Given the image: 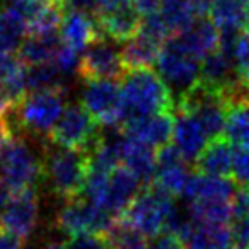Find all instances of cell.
Wrapping results in <instances>:
<instances>
[{"label":"cell","instance_id":"30bf717a","mask_svg":"<svg viewBox=\"0 0 249 249\" xmlns=\"http://www.w3.org/2000/svg\"><path fill=\"white\" fill-rule=\"evenodd\" d=\"M229 101L220 94L207 90L198 84L196 89L188 92L186 96L176 101V106L186 109L193 114L205 130L208 140L222 137L225 132V121H227Z\"/></svg>","mask_w":249,"mask_h":249},{"label":"cell","instance_id":"5b68a950","mask_svg":"<svg viewBox=\"0 0 249 249\" xmlns=\"http://www.w3.org/2000/svg\"><path fill=\"white\" fill-rule=\"evenodd\" d=\"M53 145L89 152L101 140L99 123L82 104H70L48 135Z\"/></svg>","mask_w":249,"mask_h":249},{"label":"cell","instance_id":"9c48e42d","mask_svg":"<svg viewBox=\"0 0 249 249\" xmlns=\"http://www.w3.org/2000/svg\"><path fill=\"white\" fill-rule=\"evenodd\" d=\"M113 224L114 218L106 210L80 196L67 201L56 215V227L70 237L82 234L104 235Z\"/></svg>","mask_w":249,"mask_h":249},{"label":"cell","instance_id":"8992f818","mask_svg":"<svg viewBox=\"0 0 249 249\" xmlns=\"http://www.w3.org/2000/svg\"><path fill=\"white\" fill-rule=\"evenodd\" d=\"M16 109L22 128L39 137L50 135L65 111L63 90L29 92Z\"/></svg>","mask_w":249,"mask_h":249},{"label":"cell","instance_id":"6da1fadb","mask_svg":"<svg viewBox=\"0 0 249 249\" xmlns=\"http://www.w3.org/2000/svg\"><path fill=\"white\" fill-rule=\"evenodd\" d=\"M121 92L128 118L167 113L176 106L171 89L152 69L126 70L121 77Z\"/></svg>","mask_w":249,"mask_h":249},{"label":"cell","instance_id":"2e32d148","mask_svg":"<svg viewBox=\"0 0 249 249\" xmlns=\"http://www.w3.org/2000/svg\"><path fill=\"white\" fill-rule=\"evenodd\" d=\"M186 162L188 160L176 149L174 143L160 147L157 152V171L152 184L159 186L160 190L173 195V196L183 195L184 186L191 176Z\"/></svg>","mask_w":249,"mask_h":249},{"label":"cell","instance_id":"7a4b0ae2","mask_svg":"<svg viewBox=\"0 0 249 249\" xmlns=\"http://www.w3.org/2000/svg\"><path fill=\"white\" fill-rule=\"evenodd\" d=\"M87 174H89V156L84 150L48 149L43 159V179L50 190L67 201L79 198L84 193Z\"/></svg>","mask_w":249,"mask_h":249},{"label":"cell","instance_id":"44dd1931","mask_svg":"<svg viewBox=\"0 0 249 249\" xmlns=\"http://www.w3.org/2000/svg\"><path fill=\"white\" fill-rule=\"evenodd\" d=\"M235 186L227 178H213L195 173L190 176L183 190V196L190 203L193 201H232Z\"/></svg>","mask_w":249,"mask_h":249},{"label":"cell","instance_id":"1f68e13d","mask_svg":"<svg viewBox=\"0 0 249 249\" xmlns=\"http://www.w3.org/2000/svg\"><path fill=\"white\" fill-rule=\"evenodd\" d=\"M63 9L56 0L48 2L28 24V35H56L63 21Z\"/></svg>","mask_w":249,"mask_h":249},{"label":"cell","instance_id":"7bdbcfd3","mask_svg":"<svg viewBox=\"0 0 249 249\" xmlns=\"http://www.w3.org/2000/svg\"><path fill=\"white\" fill-rule=\"evenodd\" d=\"M132 0H99V5H97L96 16H103L107 12L118 11V9H123L126 5H132Z\"/></svg>","mask_w":249,"mask_h":249},{"label":"cell","instance_id":"ba28073f","mask_svg":"<svg viewBox=\"0 0 249 249\" xmlns=\"http://www.w3.org/2000/svg\"><path fill=\"white\" fill-rule=\"evenodd\" d=\"M157 73L171 89L174 101L186 96L200 84V62L167 41L157 58Z\"/></svg>","mask_w":249,"mask_h":249},{"label":"cell","instance_id":"7c38bea8","mask_svg":"<svg viewBox=\"0 0 249 249\" xmlns=\"http://www.w3.org/2000/svg\"><path fill=\"white\" fill-rule=\"evenodd\" d=\"M39 220V201L35 190H26L11 196L4 213L0 215L2 231L26 241L31 237Z\"/></svg>","mask_w":249,"mask_h":249},{"label":"cell","instance_id":"d590c367","mask_svg":"<svg viewBox=\"0 0 249 249\" xmlns=\"http://www.w3.org/2000/svg\"><path fill=\"white\" fill-rule=\"evenodd\" d=\"M55 65L58 67V70L62 72L63 77H70L73 73H79L80 69V55L77 50L70 48V46L63 45L60 46V50L55 55Z\"/></svg>","mask_w":249,"mask_h":249},{"label":"cell","instance_id":"d6986e66","mask_svg":"<svg viewBox=\"0 0 249 249\" xmlns=\"http://www.w3.org/2000/svg\"><path fill=\"white\" fill-rule=\"evenodd\" d=\"M94 18L103 38H107L114 43H126L135 38L142 24V16L133 4L103 16H94Z\"/></svg>","mask_w":249,"mask_h":249},{"label":"cell","instance_id":"f35d334b","mask_svg":"<svg viewBox=\"0 0 249 249\" xmlns=\"http://www.w3.org/2000/svg\"><path fill=\"white\" fill-rule=\"evenodd\" d=\"M63 12H84L96 16L99 0H56Z\"/></svg>","mask_w":249,"mask_h":249},{"label":"cell","instance_id":"836d02e7","mask_svg":"<svg viewBox=\"0 0 249 249\" xmlns=\"http://www.w3.org/2000/svg\"><path fill=\"white\" fill-rule=\"evenodd\" d=\"M139 33L143 36H147V38H150L152 41L159 43V45H162V46L174 36L173 31L169 29V26L166 24V21L160 18L159 12L143 16Z\"/></svg>","mask_w":249,"mask_h":249},{"label":"cell","instance_id":"7402d4cb","mask_svg":"<svg viewBox=\"0 0 249 249\" xmlns=\"http://www.w3.org/2000/svg\"><path fill=\"white\" fill-rule=\"evenodd\" d=\"M232 156L234 150L224 135L208 140L205 149L195 160L196 173L213 178H227L232 173Z\"/></svg>","mask_w":249,"mask_h":249},{"label":"cell","instance_id":"816d5d0a","mask_svg":"<svg viewBox=\"0 0 249 249\" xmlns=\"http://www.w3.org/2000/svg\"><path fill=\"white\" fill-rule=\"evenodd\" d=\"M0 4H2V0H0Z\"/></svg>","mask_w":249,"mask_h":249},{"label":"cell","instance_id":"d4e9b609","mask_svg":"<svg viewBox=\"0 0 249 249\" xmlns=\"http://www.w3.org/2000/svg\"><path fill=\"white\" fill-rule=\"evenodd\" d=\"M160 50H162V45L139 33L135 38L123 43L121 46V58H123L124 69H152L154 63H157Z\"/></svg>","mask_w":249,"mask_h":249},{"label":"cell","instance_id":"603a6c76","mask_svg":"<svg viewBox=\"0 0 249 249\" xmlns=\"http://www.w3.org/2000/svg\"><path fill=\"white\" fill-rule=\"evenodd\" d=\"M28 36V22L18 12L0 9V60L16 56Z\"/></svg>","mask_w":249,"mask_h":249},{"label":"cell","instance_id":"e0dca14e","mask_svg":"<svg viewBox=\"0 0 249 249\" xmlns=\"http://www.w3.org/2000/svg\"><path fill=\"white\" fill-rule=\"evenodd\" d=\"M174 111H176L173 132L174 145L183 154L186 160H196L201 150L208 143L207 133L190 111L181 109V107H174Z\"/></svg>","mask_w":249,"mask_h":249},{"label":"cell","instance_id":"484cf974","mask_svg":"<svg viewBox=\"0 0 249 249\" xmlns=\"http://www.w3.org/2000/svg\"><path fill=\"white\" fill-rule=\"evenodd\" d=\"M246 0H213L210 19L218 33H242L248 19Z\"/></svg>","mask_w":249,"mask_h":249},{"label":"cell","instance_id":"ac0fdd59","mask_svg":"<svg viewBox=\"0 0 249 249\" xmlns=\"http://www.w3.org/2000/svg\"><path fill=\"white\" fill-rule=\"evenodd\" d=\"M120 149L123 167H126L142 184H152L157 171V152H154L152 147L126 139L120 133Z\"/></svg>","mask_w":249,"mask_h":249},{"label":"cell","instance_id":"8d00e7d4","mask_svg":"<svg viewBox=\"0 0 249 249\" xmlns=\"http://www.w3.org/2000/svg\"><path fill=\"white\" fill-rule=\"evenodd\" d=\"M65 249H107V244L103 235L82 234L70 237L65 242Z\"/></svg>","mask_w":249,"mask_h":249},{"label":"cell","instance_id":"cb8c5ba5","mask_svg":"<svg viewBox=\"0 0 249 249\" xmlns=\"http://www.w3.org/2000/svg\"><path fill=\"white\" fill-rule=\"evenodd\" d=\"M62 46L60 33L56 35H28L18 52V58L26 67L53 62Z\"/></svg>","mask_w":249,"mask_h":249},{"label":"cell","instance_id":"f1b7e54d","mask_svg":"<svg viewBox=\"0 0 249 249\" xmlns=\"http://www.w3.org/2000/svg\"><path fill=\"white\" fill-rule=\"evenodd\" d=\"M26 79H28L29 92H38V90H63L65 77L62 75L55 62H46L26 67Z\"/></svg>","mask_w":249,"mask_h":249},{"label":"cell","instance_id":"7dc6e473","mask_svg":"<svg viewBox=\"0 0 249 249\" xmlns=\"http://www.w3.org/2000/svg\"><path fill=\"white\" fill-rule=\"evenodd\" d=\"M46 249H65V242H60V241H52Z\"/></svg>","mask_w":249,"mask_h":249},{"label":"cell","instance_id":"ee69618b","mask_svg":"<svg viewBox=\"0 0 249 249\" xmlns=\"http://www.w3.org/2000/svg\"><path fill=\"white\" fill-rule=\"evenodd\" d=\"M132 2L142 18L149 14H156V12H159L160 7V0H132Z\"/></svg>","mask_w":249,"mask_h":249},{"label":"cell","instance_id":"60d3db41","mask_svg":"<svg viewBox=\"0 0 249 249\" xmlns=\"http://www.w3.org/2000/svg\"><path fill=\"white\" fill-rule=\"evenodd\" d=\"M14 107H18V103H16L14 96L11 94L9 87L5 86V82L0 79V114L5 116V114L11 113Z\"/></svg>","mask_w":249,"mask_h":249},{"label":"cell","instance_id":"bcb514c9","mask_svg":"<svg viewBox=\"0 0 249 249\" xmlns=\"http://www.w3.org/2000/svg\"><path fill=\"white\" fill-rule=\"evenodd\" d=\"M11 191L5 188V184L4 183H0V215L4 213V210H5V207H7V203H9V200H11Z\"/></svg>","mask_w":249,"mask_h":249},{"label":"cell","instance_id":"277c9868","mask_svg":"<svg viewBox=\"0 0 249 249\" xmlns=\"http://www.w3.org/2000/svg\"><path fill=\"white\" fill-rule=\"evenodd\" d=\"M43 179V160L21 137H12L0 159V183L12 193L35 190Z\"/></svg>","mask_w":249,"mask_h":249},{"label":"cell","instance_id":"f6af8a7d","mask_svg":"<svg viewBox=\"0 0 249 249\" xmlns=\"http://www.w3.org/2000/svg\"><path fill=\"white\" fill-rule=\"evenodd\" d=\"M22 242L18 237L7 234V232H0V249H22L21 248Z\"/></svg>","mask_w":249,"mask_h":249},{"label":"cell","instance_id":"681fc988","mask_svg":"<svg viewBox=\"0 0 249 249\" xmlns=\"http://www.w3.org/2000/svg\"><path fill=\"white\" fill-rule=\"evenodd\" d=\"M22 249H38V248H35V246H28V248H22Z\"/></svg>","mask_w":249,"mask_h":249},{"label":"cell","instance_id":"e575fe53","mask_svg":"<svg viewBox=\"0 0 249 249\" xmlns=\"http://www.w3.org/2000/svg\"><path fill=\"white\" fill-rule=\"evenodd\" d=\"M231 174L235 184L241 188H249V145H235Z\"/></svg>","mask_w":249,"mask_h":249},{"label":"cell","instance_id":"9a60e30c","mask_svg":"<svg viewBox=\"0 0 249 249\" xmlns=\"http://www.w3.org/2000/svg\"><path fill=\"white\" fill-rule=\"evenodd\" d=\"M169 41L176 45L181 52L200 62L218 48L220 33H218L217 26L212 22V19L200 18L195 19L186 29L174 35Z\"/></svg>","mask_w":249,"mask_h":249},{"label":"cell","instance_id":"f5cc1de1","mask_svg":"<svg viewBox=\"0 0 249 249\" xmlns=\"http://www.w3.org/2000/svg\"><path fill=\"white\" fill-rule=\"evenodd\" d=\"M246 2H249V0H246Z\"/></svg>","mask_w":249,"mask_h":249},{"label":"cell","instance_id":"74e56055","mask_svg":"<svg viewBox=\"0 0 249 249\" xmlns=\"http://www.w3.org/2000/svg\"><path fill=\"white\" fill-rule=\"evenodd\" d=\"M149 249H186V246L178 234L164 231L152 237V241L149 242Z\"/></svg>","mask_w":249,"mask_h":249},{"label":"cell","instance_id":"c3c4849f","mask_svg":"<svg viewBox=\"0 0 249 249\" xmlns=\"http://www.w3.org/2000/svg\"><path fill=\"white\" fill-rule=\"evenodd\" d=\"M246 29L249 33V5H248V19H246Z\"/></svg>","mask_w":249,"mask_h":249},{"label":"cell","instance_id":"f546056e","mask_svg":"<svg viewBox=\"0 0 249 249\" xmlns=\"http://www.w3.org/2000/svg\"><path fill=\"white\" fill-rule=\"evenodd\" d=\"M159 14L169 26L173 35L186 29L196 19L193 11V0H160Z\"/></svg>","mask_w":249,"mask_h":249},{"label":"cell","instance_id":"8fae6325","mask_svg":"<svg viewBox=\"0 0 249 249\" xmlns=\"http://www.w3.org/2000/svg\"><path fill=\"white\" fill-rule=\"evenodd\" d=\"M124 72L126 69L121 58V48L107 38L96 39L80 56L79 75L84 80H114L121 79Z\"/></svg>","mask_w":249,"mask_h":249},{"label":"cell","instance_id":"ab89813d","mask_svg":"<svg viewBox=\"0 0 249 249\" xmlns=\"http://www.w3.org/2000/svg\"><path fill=\"white\" fill-rule=\"evenodd\" d=\"M232 218H249V188H241L232 198Z\"/></svg>","mask_w":249,"mask_h":249},{"label":"cell","instance_id":"ffe728a7","mask_svg":"<svg viewBox=\"0 0 249 249\" xmlns=\"http://www.w3.org/2000/svg\"><path fill=\"white\" fill-rule=\"evenodd\" d=\"M103 38L94 16L84 12H67L60 26V39L63 45L84 52L96 39Z\"/></svg>","mask_w":249,"mask_h":249},{"label":"cell","instance_id":"3957f363","mask_svg":"<svg viewBox=\"0 0 249 249\" xmlns=\"http://www.w3.org/2000/svg\"><path fill=\"white\" fill-rule=\"evenodd\" d=\"M174 196L160 190L156 184H149L137 195L135 200L124 210L120 220L139 229L142 234L156 237L167 229L171 218L176 215Z\"/></svg>","mask_w":249,"mask_h":249},{"label":"cell","instance_id":"b9f144b4","mask_svg":"<svg viewBox=\"0 0 249 249\" xmlns=\"http://www.w3.org/2000/svg\"><path fill=\"white\" fill-rule=\"evenodd\" d=\"M12 137L14 135H12L11 123H9L7 118L0 114V159H2V156H4L5 149H7V143L11 142Z\"/></svg>","mask_w":249,"mask_h":249},{"label":"cell","instance_id":"4dcf8cb0","mask_svg":"<svg viewBox=\"0 0 249 249\" xmlns=\"http://www.w3.org/2000/svg\"><path fill=\"white\" fill-rule=\"evenodd\" d=\"M188 217L203 224H229L232 218V201H193L188 208Z\"/></svg>","mask_w":249,"mask_h":249},{"label":"cell","instance_id":"f907efd6","mask_svg":"<svg viewBox=\"0 0 249 249\" xmlns=\"http://www.w3.org/2000/svg\"><path fill=\"white\" fill-rule=\"evenodd\" d=\"M43 2H52V0H43Z\"/></svg>","mask_w":249,"mask_h":249},{"label":"cell","instance_id":"52a82bcc","mask_svg":"<svg viewBox=\"0 0 249 249\" xmlns=\"http://www.w3.org/2000/svg\"><path fill=\"white\" fill-rule=\"evenodd\" d=\"M82 106L104 126H121L128 118L121 87L114 80H86Z\"/></svg>","mask_w":249,"mask_h":249},{"label":"cell","instance_id":"4316f807","mask_svg":"<svg viewBox=\"0 0 249 249\" xmlns=\"http://www.w3.org/2000/svg\"><path fill=\"white\" fill-rule=\"evenodd\" d=\"M224 137L235 145H249V99H235L229 104Z\"/></svg>","mask_w":249,"mask_h":249},{"label":"cell","instance_id":"83f0119b","mask_svg":"<svg viewBox=\"0 0 249 249\" xmlns=\"http://www.w3.org/2000/svg\"><path fill=\"white\" fill-rule=\"evenodd\" d=\"M103 237L107 249H149L147 235L120 218L114 220V224Z\"/></svg>","mask_w":249,"mask_h":249},{"label":"cell","instance_id":"4fadbf2b","mask_svg":"<svg viewBox=\"0 0 249 249\" xmlns=\"http://www.w3.org/2000/svg\"><path fill=\"white\" fill-rule=\"evenodd\" d=\"M174 132V113H157L149 116H133L126 118L121 124V135L126 139L137 140V142L149 145L152 149H160L169 145Z\"/></svg>","mask_w":249,"mask_h":249},{"label":"cell","instance_id":"d6a6232c","mask_svg":"<svg viewBox=\"0 0 249 249\" xmlns=\"http://www.w3.org/2000/svg\"><path fill=\"white\" fill-rule=\"evenodd\" d=\"M234 67L241 99H249V33H242L234 50Z\"/></svg>","mask_w":249,"mask_h":249},{"label":"cell","instance_id":"5bb4252c","mask_svg":"<svg viewBox=\"0 0 249 249\" xmlns=\"http://www.w3.org/2000/svg\"><path fill=\"white\" fill-rule=\"evenodd\" d=\"M140 184L126 167H118L109 174L101 195L92 203L106 210L111 217H121L140 193Z\"/></svg>","mask_w":249,"mask_h":249}]
</instances>
